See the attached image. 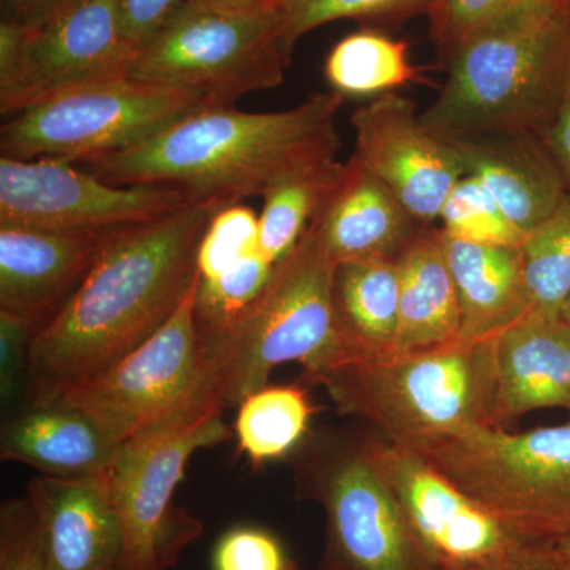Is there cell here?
Masks as SVG:
<instances>
[{"label": "cell", "mask_w": 570, "mask_h": 570, "mask_svg": "<svg viewBox=\"0 0 570 570\" xmlns=\"http://www.w3.org/2000/svg\"><path fill=\"white\" fill-rule=\"evenodd\" d=\"M0 570H50L28 497L10 499L0 509Z\"/></svg>", "instance_id": "obj_34"}, {"label": "cell", "mask_w": 570, "mask_h": 570, "mask_svg": "<svg viewBox=\"0 0 570 570\" xmlns=\"http://www.w3.org/2000/svg\"><path fill=\"white\" fill-rule=\"evenodd\" d=\"M493 428L538 409L570 414V324L561 316L528 313L494 336Z\"/></svg>", "instance_id": "obj_18"}, {"label": "cell", "mask_w": 570, "mask_h": 570, "mask_svg": "<svg viewBox=\"0 0 570 570\" xmlns=\"http://www.w3.org/2000/svg\"><path fill=\"white\" fill-rule=\"evenodd\" d=\"M292 455L296 498L325 512L322 570H434L371 459L366 433L324 431Z\"/></svg>", "instance_id": "obj_7"}, {"label": "cell", "mask_w": 570, "mask_h": 570, "mask_svg": "<svg viewBox=\"0 0 570 570\" xmlns=\"http://www.w3.org/2000/svg\"><path fill=\"white\" fill-rule=\"evenodd\" d=\"M298 570H302V568H298Z\"/></svg>", "instance_id": "obj_44"}, {"label": "cell", "mask_w": 570, "mask_h": 570, "mask_svg": "<svg viewBox=\"0 0 570 570\" xmlns=\"http://www.w3.org/2000/svg\"><path fill=\"white\" fill-rule=\"evenodd\" d=\"M333 302L337 328L346 347L343 356L384 355L396 351L400 330L396 258L337 264Z\"/></svg>", "instance_id": "obj_24"}, {"label": "cell", "mask_w": 570, "mask_h": 570, "mask_svg": "<svg viewBox=\"0 0 570 570\" xmlns=\"http://www.w3.org/2000/svg\"><path fill=\"white\" fill-rule=\"evenodd\" d=\"M137 55L118 0H71L36 26L0 20V111L10 118L56 94L129 77Z\"/></svg>", "instance_id": "obj_11"}, {"label": "cell", "mask_w": 570, "mask_h": 570, "mask_svg": "<svg viewBox=\"0 0 570 570\" xmlns=\"http://www.w3.org/2000/svg\"><path fill=\"white\" fill-rule=\"evenodd\" d=\"M412 452L524 542L570 535V420L521 433L469 426Z\"/></svg>", "instance_id": "obj_6"}, {"label": "cell", "mask_w": 570, "mask_h": 570, "mask_svg": "<svg viewBox=\"0 0 570 570\" xmlns=\"http://www.w3.org/2000/svg\"><path fill=\"white\" fill-rule=\"evenodd\" d=\"M346 164L336 157L296 168L264 194L258 216L261 253L276 265L298 245L330 194L343 178Z\"/></svg>", "instance_id": "obj_25"}, {"label": "cell", "mask_w": 570, "mask_h": 570, "mask_svg": "<svg viewBox=\"0 0 570 570\" xmlns=\"http://www.w3.org/2000/svg\"><path fill=\"white\" fill-rule=\"evenodd\" d=\"M223 412L193 409L145 428L124 442L110 468L112 502L121 521L116 570H168L200 539L204 523L175 504L190 459L232 439Z\"/></svg>", "instance_id": "obj_8"}, {"label": "cell", "mask_w": 570, "mask_h": 570, "mask_svg": "<svg viewBox=\"0 0 570 570\" xmlns=\"http://www.w3.org/2000/svg\"><path fill=\"white\" fill-rule=\"evenodd\" d=\"M538 2L542 0H434L426 18L439 59L448 63L474 33Z\"/></svg>", "instance_id": "obj_33"}, {"label": "cell", "mask_w": 570, "mask_h": 570, "mask_svg": "<svg viewBox=\"0 0 570 570\" xmlns=\"http://www.w3.org/2000/svg\"><path fill=\"white\" fill-rule=\"evenodd\" d=\"M50 570H116L121 521L110 471L86 478L39 475L28 485Z\"/></svg>", "instance_id": "obj_17"}, {"label": "cell", "mask_w": 570, "mask_h": 570, "mask_svg": "<svg viewBox=\"0 0 570 570\" xmlns=\"http://www.w3.org/2000/svg\"><path fill=\"white\" fill-rule=\"evenodd\" d=\"M198 281L159 332L56 401L88 412L119 448L171 415L216 409L209 401L208 363L195 321Z\"/></svg>", "instance_id": "obj_12"}, {"label": "cell", "mask_w": 570, "mask_h": 570, "mask_svg": "<svg viewBox=\"0 0 570 570\" xmlns=\"http://www.w3.org/2000/svg\"><path fill=\"white\" fill-rule=\"evenodd\" d=\"M261 253L258 216L245 204L214 209L206 227L197 265L200 277H216Z\"/></svg>", "instance_id": "obj_32"}, {"label": "cell", "mask_w": 570, "mask_h": 570, "mask_svg": "<svg viewBox=\"0 0 570 570\" xmlns=\"http://www.w3.org/2000/svg\"><path fill=\"white\" fill-rule=\"evenodd\" d=\"M474 570H561V566L558 561L557 546L532 543L515 557Z\"/></svg>", "instance_id": "obj_39"}, {"label": "cell", "mask_w": 570, "mask_h": 570, "mask_svg": "<svg viewBox=\"0 0 570 570\" xmlns=\"http://www.w3.org/2000/svg\"><path fill=\"white\" fill-rule=\"evenodd\" d=\"M214 209L190 202L107 236L80 287L33 336L29 404L99 376L174 317L200 277L198 247Z\"/></svg>", "instance_id": "obj_1"}, {"label": "cell", "mask_w": 570, "mask_h": 570, "mask_svg": "<svg viewBox=\"0 0 570 570\" xmlns=\"http://www.w3.org/2000/svg\"><path fill=\"white\" fill-rule=\"evenodd\" d=\"M272 532L239 527L225 532L213 553V570H298Z\"/></svg>", "instance_id": "obj_35"}, {"label": "cell", "mask_w": 570, "mask_h": 570, "mask_svg": "<svg viewBox=\"0 0 570 570\" xmlns=\"http://www.w3.org/2000/svg\"><path fill=\"white\" fill-rule=\"evenodd\" d=\"M313 415V403L299 385H266L238 406V448L254 466L285 459L309 436Z\"/></svg>", "instance_id": "obj_27"}, {"label": "cell", "mask_w": 570, "mask_h": 570, "mask_svg": "<svg viewBox=\"0 0 570 570\" xmlns=\"http://www.w3.org/2000/svg\"><path fill=\"white\" fill-rule=\"evenodd\" d=\"M313 225L336 264H346L397 258L426 224L352 157Z\"/></svg>", "instance_id": "obj_20"}, {"label": "cell", "mask_w": 570, "mask_h": 570, "mask_svg": "<svg viewBox=\"0 0 570 570\" xmlns=\"http://www.w3.org/2000/svg\"><path fill=\"white\" fill-rule=\"evenodd\" d=\"M400 330L396 351L459 343L461 314L442 228L425 225L397 255Z\"/></svg>", "instance_id": "obj_23"}, {"label": "cell", "mask_w": 570, "mask_h": 570, "mask_svg": "<svg viewBox=\"0 0 570 570\" xmlns=\"http://www.w3.org/2000/svg\"><path fill=\"white\" fill-rule=\"evenodd\" d=\"M119 445L82 409L55 401L28 404L3 422L0 459L50 478H86L110 471Z\"/></svg>", "instance_id": "obj_21"}, {"label": "cell", "mask_w": 570, "mask_h": 570, "mask_svg": "<svg viewBox=\"0 0 570 570\" xmlns=\"http://www.w3.org/2000/svg\"><path fill=\"white\" fill-rule=\"evenodd\" d=\"M205 107L204 94L124 77L56 94L10 116L0 151L11 159L88 164L134 148Z\"/></svg>", "instance_id": "obj_9"}, {"label": "cell", "mask_w": 570, "mask_h": 570, "mask_svg": "<svg viewBox=\"0 0 570 570\" xmlns=\"http://www.w3.org/2000/svg\"><path fill=\"white\" fill-rule=\"evenodd\" d=\"M468 175L485 186L524 234L550 216L569 193L546 138L531 134L485 135L448 141Z\"/></svg>", "instance_id": "obj_19"}, {"label": "cell", "mask_w": 570, "mask_h": 570, "mask_svg": "<svg viewBox=\"0 0 570 570\" xmlns=\"http://www.w3.org/2000/svg\"><path fill=\"white\" fill-rule=\"evenodd\" d=\"M520 249L528 313L561 316L570 295V190Z\"/></svg>", "instance_id": "obj_28"}, {"label": "cell", "mask_w": 570, "mask_h": 570, "mask_svg": "<svg viewBox=\"0 0 570 570\" xmlns=\"http://www.w3.org/2000/svg\"><path fill=\"white\" fill-rule=\"evenodd\" d=\"M311 384L328 392L340 414L363 419L393 444L419 450L469 426H493L494 337L343 356Z\"/></svg>", "instance_id": "obj_4"}, {"label": "cell", "mask_w": 570, "mask_h": 570, "mask_svg": "<svg viewBox=\"0 0 570 570\" xmlns=\"http://www.w3.org/2000/svg\"><path fill=\"white\" fill-rule=\"evenodd\" d=\"M568 2L570 3V0H568Z\"/></svg>", "instance_id": "obj_45"}, {"label": "cell", "mask_w": 570, "mask_h": 570, "mask_svg": "<svg viewBox=\"0 0 570 570\" xmlns=\"http://www.w3.org/2000/svg\"><path fill=\"white\" fill-rule=\"evenodd\" d=\"M279 0H189L186 7H216V9L253 10L277 7ZM184 7V9H186Z\"/></svg>", "instance_id": "obj_41"}, {"label": "cell", "mask_w": 570, "mask_h": 570, "mask_svg": "<svg viewBox=\"0 0 570 570\" xmlns=\"http://www.w3.org/2000/svg\"><path fill=\"white\" fill-rule=\"evenodd\" d=\"M343 97L314 94L283 111L205 107L149 140L85 164L119 186H163L219 209L264 194L296 168L340 151Z\"/></svg>", "instance_id": "obj_2"}, {"label": "cell", "mask_w": 570, "mask_h": 570, "mask_svg": "<svg viewBox=\"0 0 570 570\" xmlns=\"http://www.w3.org/2000/svg\"><path fill=\"white\" fill-rule=\"evenodd\" d=\"M355 154L420 223L441 217L455 184L468 175L460 154L423 126L417 107L397 92L376 97L352 115Z\"/></svg>", "instance_id": "obj_15"}, {"label": "cell", "mask_w": 570, "mask_h": 570, "mask_svg": "<svg viewBox=\"0 0 570 570\" xmlns=\"http://www.w3.org/2000/svg\"><path fill=\"white\" fill-rule=\"evenodd\" d=\"M367 450L392 490L412 534L434 570H474L515 557L532 546L456 489L419 453L376 431Z\"/></svg>", "instance_id": "obj_14"}, {"label": "cell", "mask_w": 570, "mask_h": 570, "mask_svg": "<svg viewBox=\"0 0 570 570\" xmlns=\"http://www.w3.org/2000/svg\"><path fill=\"white\" fill-rule=\"evenodd\" d=\"M275 265L257 253L216 277H200L195 294V321L202 340L230 328L264 292Z\"/></svg>", "instance_id": "obj_30"}, {"label": "cell", "mask_w": 570, "mask_h": 570, "mask_svg": "<svg viewBox=\"0 0 570 570\" xmlns=\"http://www.w3.org/2000/svg\"><path fill=\"white\" fill-rule=\"evenodd\" d=\"M444 245L459 294V343L491 340L528 314L520 247L480 245L445 234Z\"/></svg>", "instance_id": "obj_22"}, {"label": "cell", "mask_w": 570, "mask_h": 570, "mask_svg": "<svg viewBox=\"0 0 570 570\" xmlns=\"http://www.w3.org/2000/svg\"><path fill=\"white\" fill-rule=\"evenodd\" d=\"M110 234L0 225V311L39 333L80 287Z\"/></svg>", "instance_id": "obj_16"}, {"label": "cell", "mask_w": 570, "mask_h": 570, "mask_svg": "<svg viewBox=\"0 0 570 570\" xmlns=\"http://www.w3.org/2000/svg\"><path fill=\"white\" fill-rule=\"evenodd\" d=\"M190 202L171 187L119 186L63 160L0 156V225L108 234Z\"/></svg>", "instance_id": "obj_13"}, {"label": "cell", "mask_w": 570, "mask_h": 570, "mask_svg": "<svg viewBox=\"0 0 570 570\" xmlns=\"http://www.w3.org/2000/svg\"><path fill=\"white\" fill-rule=\"evenodd\" d=\"M547 145H549L570 190V89L549 135H547Z\"/></svg>", "instance_id": "obj_40"}, {"label": "cell", "mask_w": 570, "mask_h": 570, "mask_svg": "<svg viewBox=\"0 0 570 570\" xmlns=\"http://www.w3.org/2000/svg\"><path fill=\"white\" fill-rule=\"evenodd\" d=\"M561 317L564 318L566 322L570 324V295L569 298L566 299L564 305H562Z\"/></svg>", "instance_id": "obj_43"}, {"label": "cell", "mask_w": 570, "mask_h": 570, "mask_svg": "<svg viewBox=\"0 0 570 570\" xmlns=\"http://www.w3.org/2000/svg\"><path fill=\"white\" fill-rule=\"evenodd\" d=\"M423 126L445 141L546 138L570 89V3L542 0L464 41Z\"/></svg>", "instance_id": "obj_3"}, {"label": "cell", "mask_w": 570, "mask_h": 570, "mask_svg": "<svg viewBox=\"0 0 570 570\" xmlns=\"http://www.w3.org/2000/svg\"><path fill=\"white\" fill-rule=\"evenodd\" d=\"M434 0H279L281 40L287 58L307 32L340 20L403 22L426 17Z\"/></svg>", "instance_id": "obj_29"}, {"label": "cell", "mask_w": 570, "mask_h": 570, "mask_svg": "<svg viewBox=\"0 0 570 570\" xmlns=\"http://www.w3.org/2000/svg\"><path fill=\"white\" fill-rule=\"evenodd\" d=\"M336 265L311 224L239 321L204 340L213 407L238 409L284 363H299L311 382L346 354L333 302Z\"/></svg>", "instance_id": "obj_5"}, {"label": "cell", "mask_w": 570, "mask_h": 570, "mask_svg": "<svg viewBox=\"0 0 570 570\" xmlns=\"http://www.w3.org/2000/svg\"><path fill=\"white\" fill-rule=\"evenodd\" d=\"M324 75L343 99H376L422 78L407 45L376 29H360L337 41L326 56Z\"/></svg>", "instance_id": "obj_26"}, {"label": "cell", "mask_w": 570, "mask_h": 570, "mask_svg": "<svg viewBox=\"0 0 570 570\" xmlns=\"http://www.w3.org/2000/svg\"><path fill=\"white\" fill-rule=\"evenodd\" d=\"M71 0H0L2 21L36 26L61 10Z\"/></svg>", "instance_id": "obj_38"}, {"label": "cell", "mask_w": 570, "mask_h": 570, "mask_svg": "<svg viewBox=\"0 0 570 570\" xmlns=\"http://www.w3.org/2000/svg\"><path fill=\"white\" fill-rule=\"evenodd\" d=\"M187 3L189 0H118L124 36L140 51Z\"/></svg>", "instance_id": "obj_37"}, {"label": "cell", "mask_w": 570, "mask_h": 570, "mask_svg": "<svg viewBox=\"0 0 570 570\" xmlns=\"http://www.w3.org/2000/svg\"><path fill=\"white\" fill-rule=\"evenodd\" d=\"M288 61L277 7H186L138 51L129 77L234 107L239 97L283 85Z\"/></svg>", "instance_id": "obj_10"}, {"label": "cell", "mask_w": 570, "mask_h": 570, "mask_svg": "<svg viewBox=\"0 0 570 570\" xmlns=\"http://www.w3.org/2000/svg\"><path fill=\"white\" fill-rule=\"evenodd\" d=\"M37 330L24 318L0 311V395L3 406L28 393L29 360Z\"/></svg>", "instance_id": "obj_36"}, {"label": "cell", "mask_w": 570, "mask_h": 570, "mask_svg": "<svg viewBox=\"0 0 570 570\" xmlns=\"http://www.w3.org/2000/svg\"><path fill=\"white\" fill-rule=\"evenodd\" d=\"M442 230L452 238L491 246L523 245L527 234L505 216L474 176L461 178L442 206Z\"/></svg>", "instance_id": "obj_31"}, {"label": "cell", "mask_w": 570, "mask_h": 570, "mask_svg": "<svg viewBox=\"0 0 570 570\" xmlns=\"http://www.w3.org/2000/svg\"><path fill=\"white\" fill-rule=\"evenodd\" d=\"M557 553L561 570H570V535L557 543Z\"/></svg>", "instance_id": "obj_42"}]
</instances>
